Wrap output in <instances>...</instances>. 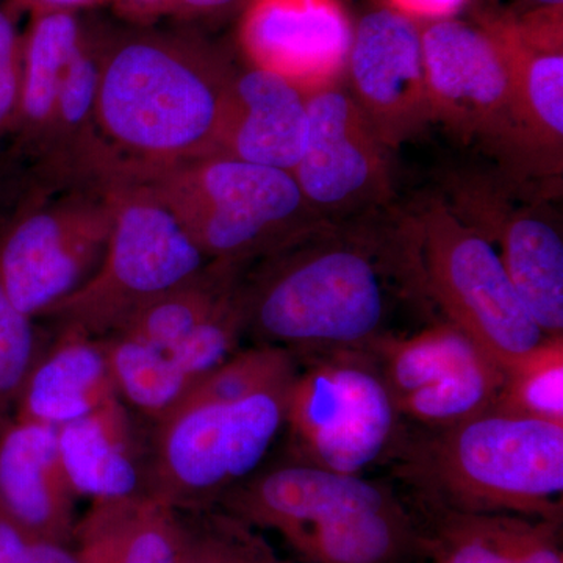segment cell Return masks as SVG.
Returning <instances> with one entry per match:
<instances>
[{"label":"cell","instance_id":"6da1fadb","mask_svg":"<svg viewBox=\"0 0 563 563\" xmlns=\"http://www.w3.org/2000/svg\"><path fill=\"white\" fill-rule=\"evenodd\" d=\"M395 287L417 292L401 221L376 213L318 222L295 242L243 268L244 332L255 344L290 352L296 362L366 351L387 333Z\"/></svg>","mask_w":563,"mask_h":563},{"label":"cell","instance_id":"7a4b0ae2","mask_svg":"<svg viewBox=\"0 0 563 563\" xmlns=\"http://www.w3.org/2000/svg\"><path fill=\"white\" fill-rule=\"evenodd\" d=\"M235 70L190 33L106 27L98 128L120 168L217 155Z\"/></svg>","mask_w":563,"mask_h":563},{"label":"cell","instance_id":"3957f363","mask_svg":"<svg viewBox=\"0 0 563 563\" xmlns=\"http://www.w3.org/2000/svg\"><path fill=\"white\" fill-rule=\"evenodd\" d=\"M385 463L413 503L563 521V424L496 410L448 428L406 422Z\"/></svg>","mask_w":563,"mask_h":563},{"label":"cell","instance_id":"277c9868","mask_svg":"<svg viewBox=\"0 0 563 563\" xmlns=\"http://www.w3.org/2000/svg\"><path fill=\"white\" fill-rule=\"evenodd\" d=\"M184 225L210 262L246 266L322 222L291 173L209 155L157 166H121Z\"/></svg>","mask_w":563,"mask_h":563},{"label":"cell","instance_id":"5b68a950","mask_svg":"<svg viewBox=\"0 0 563 563\" xmlns=\"http://www.w3.org/2000/svg\"><path fill=\"white\" fill-rule=\"evenodd\" d=\"M422 298L470 336L503 369L547 339L515 290L498 250L444 199H428L401 217Z\"/></svg>","mask_w":563,"mask_h":563},{"label":"cell","instance_id":"8992f818","mask_svg":"<svg viewBox=\"0 0 563 563\" xmlns=\"http://www.w3.org/2000/svg\"><path fill=\"white\" fill-rule=\"evenodd\" d=\"M296 374L242 398L181 399L154 422L147 495L176 510L217 507L284 431Z\"/></svg>","mask_w":563,"mask_h":563},{"label":"cell","instance_id":"52a82bcc","mask_svg":"<svg viewBox=\"0 0 563 563\" xmlns=\"http://www.w3.org/2000/svg\"><path fill=\"white\" fill-rule=\"evenodd\" d=\"M117 213V179L46 184L36 177L0 225V285L41 320L101 265Z\"/></svg>","mask_w":563,"mask_h":563},{"label":"cell","instance_id":"ba28073f","mask_svg":"<svg viewBox=\"0 0 563 563\" xmlns=\"http://www.w3.org/2000/svg\"><path fill=\"white\" fill-rule=\"evenodd\" d=\"M209 263L150 188L117 177V213L101 265L41 320L51 321L55 331L106 339Z\"/></svg>","mask_w":563,"mask_h":563},{"label":"cell","instance_id":"9c48e42d","mask_svg":"<svg viewBox=\"0 0 563 563\" xmlns=\"http://www.w3.org/2000/svg\"><path fill=\"white\" fill-rule=\"evenodd\" d=\"M298 363L284 426L287 457L357 476L387 462L406 422L369 352Z\"/></svg>","mask_w":563,"mask_h":563},{"label":"cell","instance_id":"30bf717a","mask_svg":"<svg viewBox=\"0 0 563 563\" xmlns=\"http://www.w3.org/2000/svg\"><path fill=\"white\" fill-rule=\"evenodd\" d=\"M306 146L292 177L322 221L366 217L391 198V150L347 91L333 85L307 96Z\"/></svg>","mask_w":563,"mask_h":563},{"label":"cell","instance_id":"8fae6325","mask_svg":"<svg viewBox=\"0 0 563 563\" xmlns=\"http://www.w3.org/2000/svg\"><path fill=\"white\" fill-rule=\"evenodd\" d=\"M433 121L463 143H479L510 169L515 155L512 81L495 41L479 24L421 22Z\"/></svg>","mask_w":563,"mask_h":563},{"label":"cell","instance_id":"7c38bea8","mask_svg":"<svg viewBox=\"0 0 563 563\" xmlns=\"http://www.w3.org/2000/svg\"><path fill=\"white\" fill-rule=\"evenodd\" d=\"M477 24L501 51L512 81L515 155L526 177H561L563 155V7L490 11Z\"/></svg>","mask_w":563,"mask_h":563},{"label":"cell","instance_id":"4fadbf2b","mask_svg":"<svg viewBox=\"0 0 563 563\" xmlns=\"http://www.w3.org/2000/svg\"><path fill=\"white\" fill-rule=\"evenodd\" d=\"M344 77L352 99L391 151L435 124L421 22L390 7L365 14L354 29Z\"/></svg>","mask_w":563,"mask_h":563},{"label":"cell","instance_id":"5bb4252c","mask_svg":"<svg viewBox=\"0 0 563 563\" xmlns=\"http://www.w3.org/2000/svg\"><path fill=\"white\" fill-rule=\"evenodd\" d=\"M354 27L342 0H244L239 46L252 68L303 95L342 84Z\"/></svg>","mask_w":563,"mask_h":563},{"label":"cell","instance_id":"9a60e30c","mask_svg":"<svg viewBox=\"0 0 563 563\" xmlns=\"http://www.w3.org/2000/svg\"><path fill=\"white\" fill-rule=\"evenodd\" d=\"M451 209L498 247L515 290L547 336H563L561 224L539 206H514L487 180L455 191Z\"/></svg>","mask_w":563,"mask_h":563},{"label":"cell","instance_id":"2e32d148","mask_svg":"<svg viewBox=\"0 0 563 563\" xmlns=\"http://www.w3.org/2000/svg\"><path fill=\"white\" fill-rule=\"evenodd\" d=\"M76 498L63 466L57 429L7 422L0 429V517L29 536L70 547Z\"/></svg>","mask_w":563,"mask_h":563},{"label":"cell","instance_id":"e0dca14e","mask_svg":"<svg viewBox=\"0 0 563 563\" xmlns=\"http://www.w3.org/2000/svg\"><path fill=\"white\" fill-rule=\"evenodd\" d=\"M307 96L257 68L235 70L222 111L217 155L292 173L306 146Z\"/></svg>","mask_w":563,"mask_h":563},{"label":"cell","instance_id":"ac0fdd59","mask_svg":"<svg viewBox=\"0 0 563 563\" xmlns=\"http://www.w3.org/2000/svg\"><path fill=\"white\" fill-rule=\"evenodd\" d=\"M279 536L299 563H409L421 558L417 518L398 493L322 510Z\"/></svg>","mask_w":563,"mask_h":563},{"label":"cell","instance_id":"d6986e66","mask_svg":"<svg viewBox=\"0 0 563 563\" xmlns=\"http://www.w3.org/2000/svg\"><path fill=\"white\" fill-rule=\"evenodd\" d=\"M120 398L106 340L57 331L22 388L13 420L62 428Z\"/></svg>","mask_w":563,"mask_h":563},{"label":"cell","instance_id":"ffe728a7","mask_svg":"<svg viewBox=\"0 0 563 563\" xmlns=\"http://www.w3.org/2000/svg\"><path fill=\"white\" fill-rule=\"evenodd\" d=\"M58 450L77 496L91 499L144 495L150 444H141L121 398L57 429Z\"/></svg>","mask_w":563,"mask_h":563},{"label":"cell","instance_id":"44dd1931","mask_svg":"<svg viewBox=\"0 0 563 563\" xmlns=\"http://www.w3.org/2000/svg\"><path fill=\"white\" fill-rule=\"evenodd\" d=\"M85 29L81 11H40L22 32L20 110L7 150L31 168L46 150L62 80Z\"/></svg>","mask_w":563,"mask_h":563},{"label":"cell","instance_id":"7402d4cb","mask_svg":"<svg viewBox=\"0 0 563 563\" xmlns=\"http://www.w3.org/2000/svg\"><path fill=\"white\" fill-rule=\"evenodd\" d=\"M91 501L74 531L80 563L177 562L179 510L147 493Z\"/></svg>","mask_w":563,"mask_h":563},{"label":"cell","instance_id":"603a6c76","mask_svg":"<svg viewBox=\"0 0 563 563\" xmlns=\"http://www.w3.org/2000/svg\"><path fill=\"white\" fill-rule=\"evenodd\" d=\"M421 558L429 563H528L531 520L512 514H466L413 503Z\"/></svg>","mask_w":563,"mask_h":563},{"label":"cell","instance_id":"cb8c5ba5","mask_svg":"<svg viewBox=\"0 0 563 563\" xmlns=\"http://www.w3.org/2000/svg\"><path fill=\"white\" fill-rule=\"evenodd\" d=\"M243 268L210 262L198 276L140 310L113 335L129 336L155 350H172L232 298Z\"/></svg>","mask_w":563,"mask_h":563},{"label":"cell","instance_id":"d4e9b609","mask_svg":"<svg viewBox=\"0 0 563 563\" xmlns=\"http://www.w3.org/2000/svg\"><path fill=\"white\" fill-rule=\"evenodd\" d=\"M366 351L377 363L395 402L487 355L448 321L435 322L409 336L384 333Z\"/></svg>","mask_w":563,"mask_h":563},{"label":"cell","instance_id":"484cf974","mask_svg":"<svg viewBox=\"0 0 563 563\" xmlns=\"http://www.w3.org/2000/svg\"><path fill=\"white\" fill-rule=\"evenodd\" d=\"M503 380L501 366L488 355H481L439 383L402 396L396 407L407 424L448 428L492 410Z\"/></svg>","mask_w":563,"mask_h":563},{"label":"cell","instance_id":"4316f807","mask_svg":"<svg viewBox=\"0 0 563 563\" xmlns=\"http://www.w3.org/2000/svg\"><path fill=\"white\" fill-rule=\"evenodd\" d=\"M179 518L176 563H295L280 558L262 531L218 507L179 510Z\"/></svg>","mask_w":563,"mask_h":563},{"label":"cell","instance_id":"83f0119b","mask_svg":"<svg viewBox=\"0 0 563 563\" xmlns=\"http://www.w3.org/2000/svg\"><path fill=\"white\" fill-rule=\"evenodd\" d=\"M492 410L563 424V336H547L504 369Z\"/></svg>","mask_w":563,"mask_h":563},{"label":"cell","instance_id":"f1b7e54d","mask_svg":"<svg viewBox=\"0 0 563 563\" xmlns=\"http://www.w3.org/2000/svg\"><path fill=\"white\" fill-rule=\"evenodd\" d=\"M49 342L36 320L22 313L0 285V429L13 420L25 380Z\"/></svg>","mask_w":563,"mask_h":563},{"label":"cell","instance_id":"f546056e","mask_svg":"<svg viewBox=\"0 0 563 563\" xmlns=\"http://www.w3.org/2000/svg\"><path fill=\"white\" fill-rule=\"evenodd\" d=\"M21 11L0 0V152L9 146L20 110L22 76Z\"/></svg>","mask_w":563,"mask_h":563},{"label":"cell","instance_id":"4dcf8cb0","mask_svg":"<svg viewBox=\"0 0 563 563\" xmlns=\"http://www.w3.org/2000/svg\"><path fill=\"white\" fill-rule=\"evenodd\" d=\"M31 166L10 150L0 152V225L35 184Z\"/></svg>","mask_w":563,"mask_h":563},{"label":"cell","instance_id":"1f68e13d","mask_svg":"<svg viewBox=\"0 0 563 563\" xmlns=\"http://www.w3.org/2000/svg\"><path fill=\"white\" fill-rule=\"evenodd\" d=\"M390 9L418 22L454 18L468 0H387Z\"/></svg>","mask_w":563,"mask_h":563},{"label":"cell","instance_id":"d6a6232c","mask_svg":"<svg viewBox=\"0 0 563 563\" xmlns=\"http://www.w3.org/2000/svg\"><path fill=\"white\" fill-rule=\"evenodd\" d=\"M33 536L0 517V563H31Z\"/></svg>","mask_w":563,"mask_h":563},{"label":"cell","instance_id":"836d02e7","mask_svg":"<svg viewBox=\"0 0 563 563\" xmlns=\"http://www.w3.org/2000/svg\"><path fill=\"white\" fill-rule=\"evenodd\" d=\"M243 3L244 0H173L169 13L181 20H203L228 13Z\"/></svg>","mask_w":563,"mask_h":563},{"label":"cell","instance_id":"e575fe53","mask_svg":"<svg viewBox=\"0 0 563 563\" xmlns=\"http://www.w3.org/2000/svg\"><path fill=\"white\" fill-rule=\"evenodd\" d=\"M21 13L40 11H85L101 5L107 0H10Z\"/></svg>","mask_w":563,"mask_h":563},{"label":"cell","instance_id":"d590c367","mask_svg":"<svg viewBox=\"0 0 563 563\" xmlns=\"http://www.w3.org/2000/svg\"><path fill=\"white\" fill-rule=\"evenodd\" d=\"M31 563H80L76 551L68 544L33 537L31 544Z\"/></svg>","mask_w":563,"mask_h":563},{"label":"cell","instance_id":"8d00e7d4","mask_svg":"<svg viewBox=\"0 0 563 563\" xmlns=\"http://www.w3.org/2000/svg\"><path fill=\"white\" fill-rule=\"evenodd\" d=\"M113 2L136 16H157L172 11L173 0H113Z\"/></svg>","mask_w":563,"mask_h":563},{"label":"cell","instance_id":"74e56055","mask_svg":"<svg viewBox=\"0 0 563 563\" xmlns=\"http://www.w3.org/2000/svg\"><path fill=\"white\" fill-rule=\"evenodd\" d=\"M532 9H553V7H563V0H529Z\"/></svg>","mask_w":563,"mask_h":563}]
</instances>
